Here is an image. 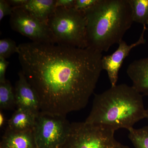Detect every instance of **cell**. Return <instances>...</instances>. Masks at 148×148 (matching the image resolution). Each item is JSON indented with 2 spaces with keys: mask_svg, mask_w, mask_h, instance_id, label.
I'll return each instance as SVG.
<instances>
[{
  "mask_svg": "<svg viewBox=\"0 0 148 148\" xmlns=\"http://www.w3.org/2000/svg\"><path fill=\"white\" fill-rule=\"evenodd\" d=\"M71 124L66 116L40 112L33 131L37 148H60L66 141Z\"/></svg>",
  "mask_w": 148,
  "mask_h": 148,
  "instance_id": "6",
  "label": "cell"
},
{
  "mask_svg": "<svg viewBox=\"0 0 148 148\" xmlns=\"http://www.w3.org/2000/svg\"><path fill=\"white\" fill-rule=\"evenodd\" d=\"M47 25L56 43L87 47L86 20L84 12L74 8H56L49 18Z\"/></svg>",
  "mask_w": 148,
  "mask_h": 148,
  "instance_id": "4",
  "label": "cell"
},
{
  "mask_svg": "<svg viewBox=\"0 0 148 148\" xmlns=\"http://www.w3.org/2000/svg\"><path fill=\"white\" fill-rule=\"evenodd\" d=\"M13 11V8L9 4L7 1H0V21H1L5 16H11Z\"/></svg>",
  "mask_w": 148,
  "mask_h": 148,
  "instance_id": "19",
  "label": "cell"
},
{
  "mask_svg": "<svg viewBox=\"0 0 148 148\" xmlns=\"http://www.w3.org/2000/svg\"><path fill=\"white\" fill-rule=\"evenodd\" d=\"M148 120V108L146 109V118Z\"/></svg>",
  "mask_w": 148,
  "mask_h": 148,
  "instance_id": "25",
  "label": "cell"
},
{
  "mask_svg": "<svg viewBox=\"0 0 148 148\" xmlns=\"http://www.w3.org/2000/svg\"></svg>",
  "mask_w": 148,
  "mask_h": 148,
  "instance_id": "27",
  "label": "cell"
},
{
  "mask_svg": "<svg viewBox=\"0 0 148 148\" xmlns=\"http://www.w3.org/2000/svg\"><path fill=\"white\" fill-rule=\"evenodd\" d=\"M14 87L15 102L17 109L28 110L38 114L40 112L39 101L32 86L21 71Z\"/></svg>",
  "mask_w": 148,
  "mask_h": 148,
  "instance_id": "9",
  "label": "cell"
},
{
  "mask_svg": "<svg viewBox=\"0 0 148 148\" xmlns=\"http://www.w3.org/2000/svg\"><path fill=\"white\" fill-rule=\"evenodd\" d=\"M143 96L132 86H111L95 95L92 109L85 122L115 131L119 129L129 131L146 118Z\"/></svg>",
  "mask_w": 148,
  "mask_h": 148,
  "instance_id": "2",
  "label": "cell"
},
{
  "mask_svg": "<svg viewBox=\"0 0 148 148\" xmlns=\"http://www.w3.org/2000/svg\"><path fill=\"white\" fill-rule=\"evenodd\" d=\"M146 29V25L144 28L139 40L130 45H127L123 40L119 44V47L110 55L103 56L102 58V68L108 73L111 86L116 85L118 79L119 73L124 59L132 49L146 42L144 38V33Z\"/></svg>",
  "mask_w": 148,
  "mask_h": 148,
  "instance_id": "8",
  "label": "cell"
},
{
  "mask_svg": "<svg viewBox=\"0 0 148 148\" xmlns=\"http://www.w3.org/2000/svg\"><path fill=\"white\" fill-rule=\"evenodd\" d=\"M128 138L135 148H148V126L130 130Z\"/></svg>",
  "mask_w": 148,
  "mask_h": 148,
  "instance_id": "16",
  "label": "cell"
},
{
  "mask_svg": "<svg viewBox=\"0 0 148 148\" xmlns=\"http://www.w3.org/2000/svg\"><path fill=\"white\" fill-rule=\"evenodd\" d=\"M147 24V25H148V22Z\"/></svg>",
  "mask_w": 148,
  "mask_h": 148,
  "instance_id": "26",
  "label": "cell"
},
{
  "mask_svg": "<svg viewBox=\"0 0 148 148\" xmlns=\"http://www.w3.org/2000/svg\"><path fill=\"white\" fill-rule=\"evenodd\" d=\"M10 23L12 29L29 38L32 42L56 43L47 24L40 21L24 8H13Z\"/></svg>",
  "mask_w": 148,
  "mask_h": 148,
  "instance_id": "7",
  "label": "cell"
},
{
  "mask_svg": "<svg viewBox=\"0 0 148 148\" xmlns=\"http://www.w3.org/2000/svg\"><path fill=\"white\" fill-rule=\"evenodd\" d=\"M6 121V119L5 115L3 113L2 111H0V127L3 128L4 126Z\"/></svg>",
  "mask_w": 148,
  "mask_h": 148,
  "instance_id": "23",
  "label": "cell"
},
{
  "mask_svg": "<svg viewBox=\"0 0 148 148\" xmlns=\"http://www.w3.org/2000/svg\"><path fill=\"white\" fill-rule=\"evenodd\" d=\"M9 64L5 58L0 56V83L5 81V73Z\"/></svg>",
  "mask_w": 148,
  "mask_h": 148,
  "instance_id": "20",
  "label": "cell"
},
{
  "mask_svg": "<svg viewBox=\"0 0 148 148\" xmlns=\"http://www.w3.org/2000/svg\"><path fill=\"white\" fill-rule=\"evenodd\" d=\"M84 13L87 47L101 53L119 44L133 22L128 0H99Z\"/></svg>",
  "mask_w": 148,
  "mask_h": 148,
  "instance_id": "3",
  "label": "cell"
},
{
  "mask_svg": "<svg viewBox=\"0 0 148 148\" xmlns=\"http://www.w3.org/2000/svg\"><path fill=\"white\" fill-rule=\"evenodd\" d=\"M56 0H28L22 7L42 23L47 24L56 8Z\"/></svg>",
  "mask_w": 148,
  "mask_h": 148,
  "instance_id": "13",
  "label": "cell"
},
{
  "mask_svg": "<svg viewBox=\"0 0 148 148\" xmlns=\"http://www.w3.org/2000/svg\"><path fill=\"white\" fill-rule=\"evenodd\" d=\"M133 22L146 25L148 22V0H128Z\"/></svg>",
  "mask_w": 148,
  "mask_h": 148,
  "instance_id": "15",
  "label": "cell"
},
{
  "mask_svg": "<svg viewBox=\"0 0 148 148\" xmlns=\"http://www.w3.org/2000/svg\"><path fill=\"white\" fill-rule=\"evenodd\" d=\"M112 130L83 122L73 123L66 141L60 148H119L121 144Z\"/></svg>",
  "mask_w": 148,
  "mask_h": 148,
  "instance_id": "5",
  "label": "cell"
},
{
  "mask_svg": "<svg viewBox=\"0 0 148 148\" xmlns=\"http://www.w3.org/2000/svg\"><path fill=\"white\" fill-rule=\"evenodd\" d=\"M37 115L28 110L17 109L7 121L6 130L14 132L33 130Z\"/></svg>",
  "mask_w": 148,
  "mask_h": 148,
  "instance_id": "12",
  "label": "cell"
},
{
  "mask_svg": "<svg viewBox=\"0 0 148 148\" xmlns=\"http://www.w3.org/2000/svg\"><path fill=\"white\" fill-rule=\"evenodd\" d=\"M99 0H75L74 8L84 12L91 8L99 1Z\"/></svg>",
  "mask_w": 148,
  "mask_h": 148,
  "instance_id": "18",
  "label": "cell"
},
{
  "mask_svg": "<svg viewBox=\"0 0 148 148\" xmlns=\"http://www.w3.org/2000/svg\"><path fill=\"white\" fill-rule=\"evenodd\" d=\"M18 46L13 40L3 38L0 40V56L6 58L14 53H17Z\"/></svg>",
  "mask_w": 148,
  "mask_h": 148,
  "instance_id": "17",
  "label": "cell"
},
{
  "mask_svg": "<svg viewBox=\"0 0 148 148\" xmlns=\"http://www.w3.org/2000/svg\"><path fill=\"white\" fill-rule=\"evenodd\" d=\"M7 1L13 8H16L24 6L28 0H9Z\"/></svg>",
  "mask_w": 148,
  "mask_h": 148,
  "instance_id": "22",
  "label": "cell"
},
{
  "mask_svg": "<svg viewBox=\"0 0 148 148\" xmlns=\"http://www.w3.org/2000/svg\"><path fill=\"white\" fill-rule=\"evenodd\" d=\"M17 53L40 112L55 115L85 108L103 70L102 53L88 47L32 42L19 45Z\"/></svg>",
  "mask_w": 148,
  "mask_h": 148,
  "instance_id": "1",
  "label": "cell"
},
{
  "mask_svg": "<svg viewBox=\"0 0 148 148\" xmlns=\"http://www.w3.org/2000/svg\"><path fill=\"white\" fill-rule=\"evenodd\" d=\"M75 0H56V7L74 8Z\"/></svg>",
  "mask_w": 148,
  "mask_h": 148,
  "instance_id": "21",
  "label": "cell"
},
{
  "mask_svg": "<svg viewBox=\"0 0 148 148\" xmlns=\"http://www.w3.org/2000/svg\"><path fill=\"white\" fill-rule=\"evenodd\" d=\"M16 106L14 89L10 82L6 79L0 83V109L12 110Z\"/></svg>",
  "mask_w": 148,
  "mask_h": 148,
  "instance_id": "14",
  "label": "cell"
},
{
  "mask_svg": "<svg viewBox=\"0 0 148 148\" xmlns=\"http://www.w3.org/2000/svg\"><path fill=\"white\" fill-rule=\"evenodd\" d=\"M0 148H37L33 130L14 132L6 130Z\"/></svg>",
  "mask_w": 148,
  "mask_h": 148,
  "instance_id": "11",
  "label": "cell"
},
{
  "mask_svg": "<svg viewBox=\"0 0 148 148\" xmlns=\"http://www.w3.org/2000/svg\"><path fill=\"white\" fill-rule=\"evenodd\" d=\"M119 148H130L129 147H128V146L123 145H121L120 147H119Z\"/></svg>",
  "mask_w": 148,
  "mask_h": 148,
  "instance_id": "24",
  "label": "cell"
},
{
  "mask_svg": "<svg viewBox=\"0 0 148 148\" xmlns=\"http://www.w3.org/2000/svg\"><path fill=\"white\" fill-rule=\"evenodd\" d=\"M132 86L143 95L148 96V57L133 61L127 70Z\"/></svg>",
  "mask_w": 148,
  "mask_h": 148,
  "instance_id": "10",
  "label": "cell"
}]
</instances>
